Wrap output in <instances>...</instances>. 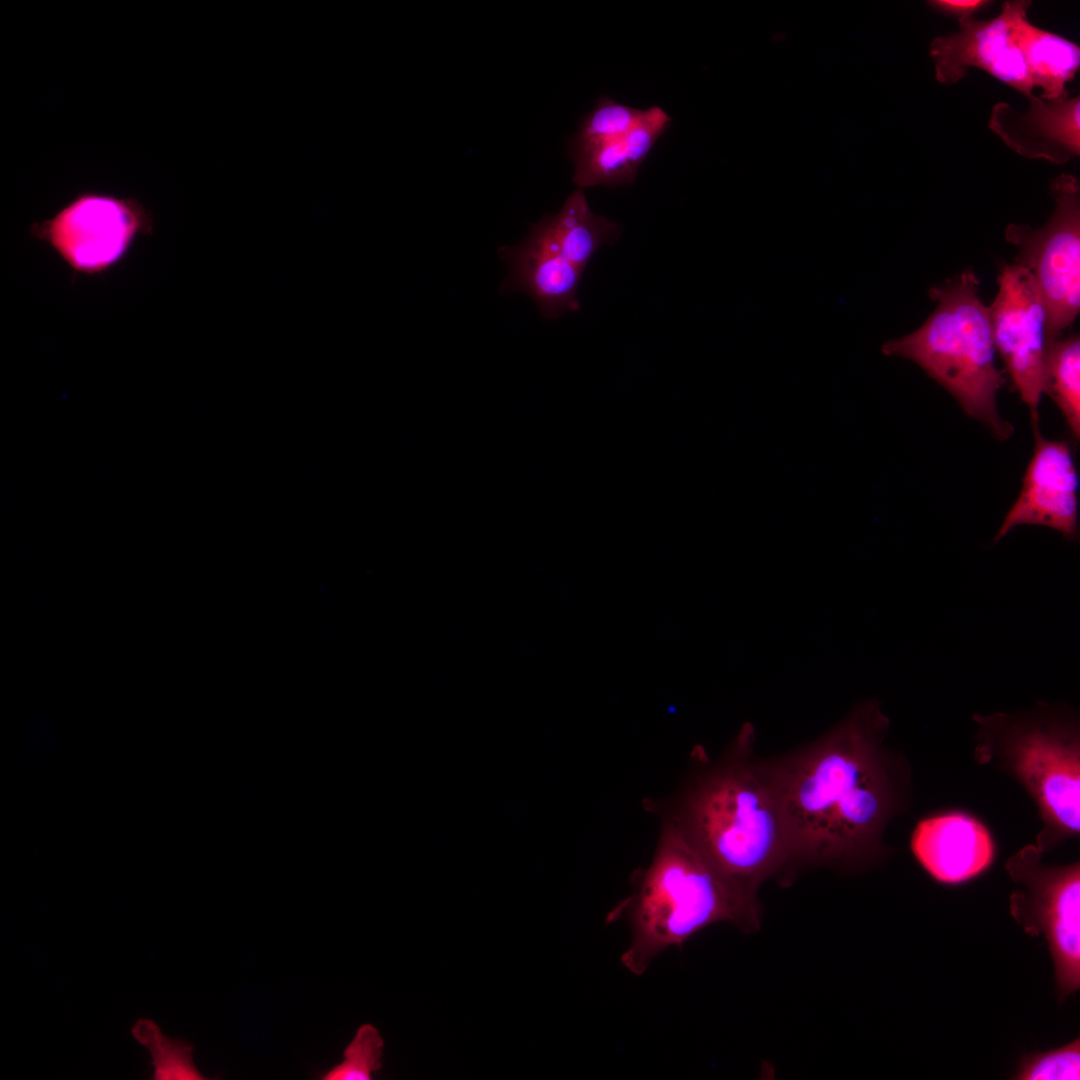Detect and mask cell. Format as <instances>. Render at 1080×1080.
<instances>
[{
    "label": "cell",
    "mask_w": 1080,
    "mask_h": 1080,
    "mask_svg": "<svg viewBox=\"0 0 1080 1080\" xmlns=\"http://www.w3.org/2000/svg\"><path fill=\"white\" fill-rule=\"evenodd\" d=\"M888 725L869 701L825 736L768 762L793 863L861 862L880 852L903 794L898 763L882 744Z\"/></svg>",
    "instance_id": "1"
},
{
    "label": "cell",
    "mask_w": 1080,
    "mask_h": 1080,
    "mask_svg": "<svg viewBox=\"0 0 1080 1080\" xmlns=\"http://www.w3.org/2000/svg\"><path fill=\"white\" fill-rule=\"evenodd\" d=\"M744 723L728 750L652 810L698 852L728 889L759 908L757 890L793 864L788 827L768 762L752 756Z\"/></svg>",
    "instance_id": "2"
},
{
    "label": "cell",
    "mask_w": 1080,
    "mask_h": 1080,
    "mask_svg": "<svg viewBox=\"0 0 1080 1080\" xmlns=\"http://www.w3.org/2000/svg\"><path fill=\"white\" fill-rule=\"evenodd\" d=\"M622 909L631 938L621 955L634 975L673 946L716 923L745 932L760 924L759 908L738 899L698 852L672 825L662 822L653 858L637 880Z\"/></svg>",
    "instance_id": "3"
},
{
    "label": "cell",
    "mask_w": 1080,
    "mask_h": 1080,
    "mask_svg": "<svg viewBox=\"0 0 1080 1080\" xmlns=\"http://www.w3.org/2000/svg\"><path fill=\"white\" fill-rule=\"evenodd\" d=\"M979 284L967 269L931 287L929 296L936 306L930 316L915 331L884 343L882 352L917 364L968 416L996 439L1006 440L1013 427L997 406L1005 377L996 366L989 310L980 299Z\"/></svg>",
    "instance_id": "4"
},
{
    "label": "cell",
    "mask_w": 1080,
    "mask_h": 1080,
    "mask_svg": "<svg viewBox=\"0 0 1080 1080\" xmlns=\"http://www.w3.org/2000/svg\"><path fill=\"white\" fill-rule=\"evenodd\" d=\"M978 750L997 752L1034 798L1045 830L1037 847L1079 833L1080 755L1078 726L1067 713L1040 705L1031 713L974 715Z\"/></svg>",
    "instance_id": "5"
},
{
    "label": "cell",
    "mask_w": 1080,
    "mask_h": 1080,
    "mask_svg": "<svg viewBox=\"0 0 1080 1080\" xmlns=\"http://www.w3.org/2000/svg\"><path fill=\"white\" fill-rule=\"evenodd\" d=\"M153 230V213L139 199L100 191L77 193L51 217L29 227L30 235L47 245L74 277L105 276Z\"/></svg>",
    "instance_id": "6"
},
{
    "label": "cell",
    "mask_w": 1080,
    "mask_h": 1080,
    "mask_svg": "<svg viewBox=\"0 0 1080 1080\" xmlns=\"http://www.w3.org/2000/svg\"><path fill=\"white\" fill-rule=\"evenodd\" d=\"M1043 851L1028 845L1006 869L1020 887L1010 896L1014 920L1030 936H1043L1054 966L1060 1002L1080 988V866H1050Z\"/></svg>",
    "instance_id": "7"
},
{
    "label": "cell",
    "mask_w": 1080,
    "mask_h": 1080,
    "mask_svg": "<svg viewBox=\"0 0 1080 1080\" xmlns=\"http://www.w3.org/2000/svg\"><path fill=\"white\" fill-rule=\"evenodd\" d=\"M1055 207L1039 227L1009 224L1006 240L1018 248L1014 263L1028 269L1047 311V342L1059 337L1080 310V184L1069 173L1051 182Z\"/></svg>",
    "instance_id": "8"
},
{
    "label": "cell",
    "mask_w": 1080,
    "mask_h": 1080,
    "mask_svg": "<svg viewBox=\"0 0 1080 1080\" xmlns=\"http://www.w3.org/2000/svg\"><path fill=\"white\" fill-rule=\"evenodd\" d=\"M997 283L988 307L994 346L1035 426L1045 390L1046 307L1031 272L1019 264H1005Z\"/></svg>",
    "instance_id": "9"
},
{
    "label": "cell",
    "mask_w": 1080,
    "mask_h": 1080,
    "mask_svg": "<svg viewBox=\"0 0 1080 1080\" xmlns=\"http://www.w3.org/2000/svg\"><path fill=\"white\" fill-rule=\"evenodd\" d=\"M1032 2L1010 0L990 19H960L957 32L935 37L929 48L935 78L943 85L962 80L970 68H977L1010 86L1026 98L1034 84L1020 36L1021 21Z\"/></svg>",
    "instance_id": "10"
},
{
    "label": "cell",
    "mask_w": 1080,
    "mask_h": 1080,
    "mask_svg": "<svg viewBox=\"0 0 1080 1080\" xmlns=\"http://www.w3.org/2000/svg\"><path fill=\"white\" fill-rule=\"evenodd\" d=\"M1035 445L1018 498L1004 516L994 542L1019 525H1039L1067 540L1079 535V480L1069 444L1043 437L1034 426Z\"/></svg>",
    "instance_id": "11"
},
{
    "label": "cell",
    "mask_w": 1080,
    "mask_h": 1080,
    "mask_svg": "<svg viewBox=\"0 0 1080 1080\" xmlns=\"http://www.w3.org/2000/svg\"><path fill=\"white\" fill-rule=\"evenodd\" d=\"M1019 111L1007 102L996 103L988 127L1014 152L1027 159L1062 165L1080 155V96L1054 100L1027 97Z\"/></svg>",
    "instance_id": "12"
},
{
    "label": "cell",
    "mask_w": 1080,
    "mask_h": 1080,
    "mask_svg": "<svg viewBox=\"0 0 1080 1080\" xmlns=\"http://www.w3.org/2000/svg\"><path fill=\"white\" fill-rule=\"evenodd\" d=\"M911 849L921 866L944 884H959L978 876L995 856L986 827L963 813L920 821L912 834Z\"/></svg>",
    "instance_id": "13"
},
{
    "label": "cell",
    "mask_w": 1080,
    "mask_h": 1080,
    "mask_svg": "<svg viewBox=\"0 0 1080 1080\" xmlns=\"http://www.w3.org/2000/svg\"><path fill=\"white\" fill-rule=\"evenodd\" d=\"M498 254L508 265L502 293H525L546 319L580 309L578 287L584 271L535 232L530 230L516 246H502Z\"/></svg>",
    "instance_id": "14"
},
{
    "label": "cell",
    "mask_w": 1080,
    "mask_h": 1080,
    "mask_svg": "<svg viewBox=\"0 0 1080 1080\" xmlns=\"http://www.w3.org/2000/svg\"><path fill=\"white\" fill-rule=\"evenodd\" d=\"M672 123L659 106L646 109L642 121L625 136L592 147L569 149L578 188L627 186Z\"/></svg>",
    "instance_id": "15"
},
{
    "label": "cell",
    "mask_w": 1080,
    "mask_h": 1080,
    "mask_svg": "<svg viewBox=\"0 0 1080 1080\" xmlns=\"http://www.w3.org/2000/svg\"><path fill=\"white\" fill-rule=\"evenodd\" d=\"M531 229L583 271L602 245H613L621 234L616 222L590 209L581 188L567 197L559 213L545 215Z\"/></svg>",
    "instance_id": "16"
},
{
    "label": "cell",
    "mask_w": 1080,
    "mask_h": 1080,
    "mask_svg": "<svg viewBox=\"0 0 1080 1080\" xmlns=\"http://www.w3.org/2000/svg\"><path fill=\"white\" fill-rule=\"evenodd\" d=\"M1020 36L1034 87L1040 98L1054 100L1069 92L1080 67V47L1069 39L1033 25L1028 16L1020 24Z\"/></svg>",
    "instance_id": "17"
},
{
    "label": "cell",
    "mask_w": 1080,
    "mask_h": 1080,
    "mask_svg": "<svg viewBox=\"0 0 1080 1080\" xmlns=\"http://www.w3.org/2000/svg\"><path fill=\"white\" fill-rule=\"evenodd\" d=\"M1065 419L1075 440L1080 438V338H1057L1047 345L1045 390Z\"/></svg>",
    "instance_id": "18"
},
{
    "label": "cell",
    "mask_w": 1080,
    "mask_h": 1080,
    "mask_svg": "<svg viewBox=\"0 0 1080 1080\" xmlns=\"http://www.w3.org/2000/svg\"><path fill=\"white\" fill-rule=\"evenodd\" d=\"M133 1037L149 1051L153 1076L158 1080H200V1073L192 1058V1046L162 1034L159 1027L149 1019L139 1020L132 1028Z\"/></svg>",
    "instance_id": "19"
},
{
    "label": "cell",
    "mask_w": 1080,
    "mask_h": 1080,
    "mask_svg": "<svg viewBox=\"0 0 1080 1080\" xmlns=\"http://www.w3.org/2000/svg\"><path fill=\"white\" fill-rule=\"evenodd\" d=\"M646 109H639L601 96L592 111L580 122L577 133L569 141V149H582L621 138L644 118Z\"/></svg>",
    "instance_id": "20"
},
{
    "label": "cell",
    "mask_w": 1080,
    "mask_h": 1080,
    "mask_svg": "<svg viewBox=\"0 0 1080 1080\" xmlns=\"http://www.w3.org/2000/svg\"><path fill=\"white\" fill-rule=\"evenodd\" d=\"M383 1039L371 1024L360 1026L344 1050V1059L325 1072L324 1080H370L381 1066Z\"/></svg>",
    "instance_id": "21"
},
{
    "label": "cell",
    "mask_w": 1080,
    "mask_h": 1080,
    "mask_svg": "<svg viewBox=\"0 0 1080 1080\" xmlns=\"http://www.w3.org/2000/svg\"><path fill=\"white\" fill-rule=\"evenodd\" d=\"M1012 1079L1079 1080L1080 1038L1046 1052L1025 1054Z\"/></svg>",
    "instance_id": "22"
},
{
    "label": "cell",
    "mask_w": 1080,
    "mask_h": 1080,
    "mask_svg": "<svg viewBox=\"0 0 1080 1080\" xmlns=\"http://www.w3.org/2000/svg\"><path fill=\"white\" fill-rule=\"evenodd\" d=\"M926 3L934 11L957 17L960 20L974 17L975 14L981 12L993 2L987 0H930Z\"/></svg>",
    "instance_id": "23"
}]
</instances>
